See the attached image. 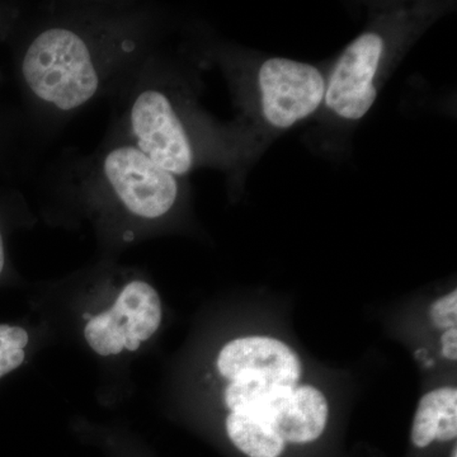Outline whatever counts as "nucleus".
<instances>
[{
  "label": "nucleus",
  "instance_id": "obj_6",
  "mask_svg": "<svg viewBox=\"0 0 457 457\" xmlns=\"http://www.w3.org/2000/svg\"><path fill=\"white\" fill-rule=\"evenodd\" d=\"M385 42L378 32H365L348 45L330 74L324 104L341 119L357 121L378 98L375 78L383 59Z\"/></svg>",
  "mask_w": 457,
  "mask_h": 457
},
{
  "label": "nucleus",
  "instance_id": "obj_16",
  "mask_svg": "<svg viewBox=\"0 0 457 457\" xmlns=\"http://www.w3.org/2000/svg\"><path fill=\"white\" fill-rule=\"evenodd\" d=\"M84 318H86L87 320H88V321L90 320V319H92V317H90V314L84 315Z\"/></svg>",
  "mask_w": 457,
  "mask_h": 457
},
{
  "label": "nucleus",
  "instance_id": "obj_7",
  "mask_svg": "<svg viewBox=\"0 0 457 457\" xmlns=\"http://www.w3.org/2000/svg\"><path fill=\"white\" fill-rule=\"evenodd\" d=\"M219 372L228 381L249 380L297 386L302 362L287 345L270 337H245L224 345Z\"/></svg>",
  "mask_w": 457,
  "mask_h": 457
},
{
  "label": "nucleus",
  "instance_id": "obj_14",
  "mask_svg": "<svg viewBox=\"0 0 457 457\" xmlns=\"http://www.w3.org/2000/svg\"><path fill=\"white\" fill-rule=\"evenodd\" d=\"M4 245H3L2 233H0V275H2L3 269H4Z\"/></svg>",
  "mask_w": 457,
  "mask_h": 457
},
{
  "label": "nucleus",
  "instance_id": "obj_3",
  "mask_svg": "<svg viewBox=\"0 0 457 457\" xmlns=\"http://www.w3.org/2000/svg\"><path fill=\"white\" fill-rule=\"evenodd\" d=\"M162 321L161 297L144 281L126 285L112 308L92 317L84 336L96 353L119 354L139 350L141 342L155 335Z\"/></svg>",
  "mask_w": 457,
  "mask_h": 457
},
{
  "label": "nucleus",
  "instance_id": "obj_9",
  "mask_svg": "<svg viewBox=\"0 0 457 457\" xmlns=\"http://www.w3.org/2000/svg\"><path fill=\"white\" fill-rule=\"evenodd\" d=\"M227 431L231 442L249 457H279L286 447L269 423L245 411H230Z\"/></svg>",
  "mask_w": 457,
  "mask_h": 457
},
{
  "label": "nucleus",
  "instance_id": "obj_10",
  "mask_svg": "<svg viewBox=\"0 0 457 457\" xmlns=\"http://www.w3.org/2000/svg\"><path fill=\"white\" fill-rule=\"evenodd\" d=\"M457 409V390L445 386L427 393L420 399L411 427L414 446L425 449L436 440V432L442 418Z\"/></svg>",
  "mask_w": 457,
  "mask_h": 457
},
{
  "label": "nucleus",
  "instance_id": "obj_12",
  "mask_svg": "<svg viewBox=\"0 0 457 457\" xmlns=\"http://www.w3.org/2000/svg\"><path fill=\"white\" fill-rule=\"evenodd\" d=\"M433 324L440 329H451L457 324V293L456 290L445 295L433 303L431 308Z\"/></svg>",
  "mask_w": 457,
  "mask_h": 457
},
{
  "label": "nucleus",
  "instance_id": "obj_5",
  "mask_svg": "<svg viewBox=\"0 0 457 457\" xmlns=\"http://www.w3.org/2000/svg\"><path fill=\"white\" fill-rule=\"evenodd\" d=\"M130 129L135 146L173 176H186L194 168V147L164 93L146 89L137 96L131 106Z\"/></svg>",
  "mask_w": 457,
  "mask_h": 457
},
{
  "label": "nucleus",
  "instance_id": "obj_11",
  "mask_svg": "<svg viewBox=\"0 0 457 457\" xmlns=\"http://www.w3.org/2000/svg\"><path fill=\"white\" fill-rule=\"evenodd\" d=\"M29 333L23 328L0 324V378L22 365Z\"/></svg>",
  "mask_w": 457,
  "mask_h": 457
},
{
  "label": "nucleus",
  "instance_id": "obj_8",
  "mask_svg": "<svg viewBox=\"0 0 457 457\" xmlns=\"http://www.w3.org/2000/svg\"><path fill=\"white\" fill-rule=\"evenodd\" d=\"M269 423L287 444H308L320 437L328 422L324 394L311 385L288 387L264 407L245 411Z\"/></svg>",
  "mask_w": 457,
  "mask_h": 457
},
{
  "label": "nucleus",
  "instance_id": "obj_4",
  "mask_svg": "<svg viewBox=\"0 0 457 457\" xmlns=\"http://www.w3.org/2000/svg\"><path fill=\"white\" fill-rule=\"evenodd\" d=\"M104 173L120 203L139 218H162L179 198L177 177L135 145L111 150L104 158Z\"/></svg>",
  "mask_w": 457,
  "mask_h": 457
},
{
  "label": "nucleus",
  "instance_id": "obj_1",
  "mask_svg": "<svg viewBox=\"0 0 457 457\" xmlns=\"http://www.w3.org/2000/svg\"><path fill=\"white\" fill-rule=\"evenodd\" d=\"M22 71L36 97L62 111L82 107L99 87L88 45L68 29H50L38 35L26 51Z\"/></svg>",
  "mask_w": 457,
  "mask_h": 457
},
{
  "label": "nucleus",
  "instance_id": "obj_13",
  "mask_svg": "<svg viewBox=\"0 0 457 457\" xmlns=\"http://www.w3.org/2000/svg\"><path fill=\"white\" fill-rule=\"evenodd\" d=\"M442 354L447 360H457V329L451 328L442 336Z\"/></svg>",
  "mask_w": 457,
  "mask_h": 457
},
{
  "label": "nucleus",
  "instance_id": "obj_15",
  "mask_svg": "<svg viewBox=\"0 0 457 457\" xmlns=\"http://www.w3.org/2000/svg\"><path fill=\"white\" fill-rule=\"evenodd\" d=\"M451 457H457V450H456V447H455V449H453V455H451Z\"/></svg>",
  "mask_w": 457,
  "mask_h": 457
},
{
  "label": "nucleus",
  "instance_id": "obj_2",
  "mask_svg": "<svg viewBox=\"0 0 457 457\" xmlns=\"http://www.w3.org/2000/svg\"><path fill=\"white\" fill-rule=\"evenodd\" d=\"M258 88L267 123L276 129H290L320 107L327 82L317 66L270 57L258 71Z\"/></svg>",
  "mask_w": 457,
  "mask_h": 457
}]
</instances>
